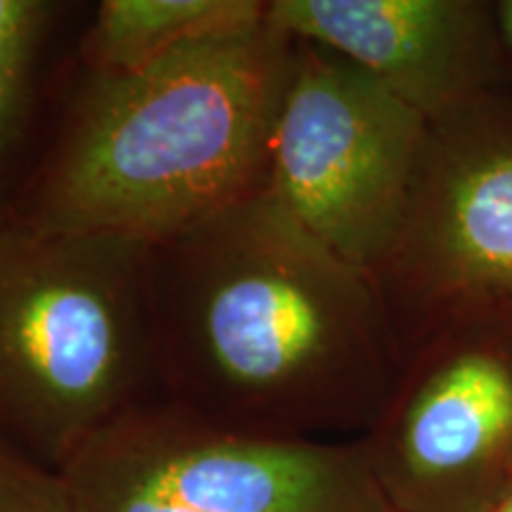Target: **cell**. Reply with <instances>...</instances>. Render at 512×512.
Returning a JSON list of instances; mask_svg holds the SVG:
<instances>
[{
    "instance_id": "30bf717a",
    "label": "cell",
    "mask_w": 512,
    "mask_h": 512,
    "mask_svg": "<svg viewBox=\"0 0 512 512\" xmlns=\"http://www.w3.org/2000/svg\"><path fill=\"white\" fill-rule=\"evenodd\" d=\"M55 41L0 48V214L10 209L41 145L55 86Z\"/></svg>"
},
{
    "instance_id": "ba28073f",
    "label": "cell",
    "mask_w": 512,
    "mask_h": 512,
    "mask_svg": "<svg viewBox=\"0 0 512 512\" xmlns=\"http://www.w3.org/2000/svg\"><path fill=\"white\" fill-rule=\"evenodd\" d=\"M266 17L366 69L430 124L512 83L496 3L266 0Z\"/></svg>"
},
{
    "instance_id": "7a4b0ae2",
    "label": "cell",
    "mask_w": 512,
    "mask_h": 512,
    "mask_svg": "<svg viewBox=\"0 0 512 512\" xmlns=\"http://www.w3.org/2000/svg\"><path fill=\"white\" fill-rule=\"evenodd\" d=\"M290 53L264 17L128 72L74 62L5 214L155 245L259 195Z\"/></svg>"
},
{
    "instance_id": "8992f818",
    "label": "cell",
    "mask_w": 512,
    "mask_h": 512,
    "mask_svg": "<svg viewBox=\"0 0 512 512\" xmlns=\"http://www.w3.org/2000/svg\"><path fill=\"white\" fill-rule=\"evenodd\" d=\"M375 283L401 358L451 328L512 335V83L430 124L406 226Z\"/></svg>"
},
{
    "instance_id": "52a82bcc",
    "label": "cell",
    "mask_w": 512,
    "mask_h": 512,
    "mask_svg": "<svg viewBox=\"0 0 512 512\" xmlns=\"http://www.w3.org/2000/svg\"><path fill=\"white\" fill-rule=\"evenodd\" d=\"M361 439L394 512H494L512 494V335L420 342Z\"/></svg>"
},
{
    "instance_id": "4fadbf2b",
    "label": "cell",
    "mask_w": 512,
    "mask_h": 512,
    "mask_svg": "<svg viewBox=\"0 0 512 512\" xmlns=\"http://www.w3.org/2000/svg\"><path fill=\"white\" fill-rule=\"evenodd\" d=\"M494 512H512V494H510L508 498H505V501H503L501 505H498V508H496Z\"/></svg>"
},
{
    "instance_id": "7c38bea8",
    "label": "cell",
    "mask_w": 512,
    "mask_h": 512,
    "mask_svg": "<svg viewBox=\"0 0 512 512\" xmlns=\"http://www.w3.org/2000/svg\"><path fill=\"white\" fill-rule=\"evenodd\" d=\"M496 17H498V29H501L503 43L512 57V0H501V3H496Z\"/></svg>"
},
{
    "instance_id": "277c9868",
    "label": "cell",
    "mask_w": 512,
    "mask_h": 512,
    "mask_svg": "<svg viewBox=\"0 0 512 512\" xmlns=\"http://www.w3.org/2000/svg\"><path fill=\"white\" fill-rule=\"evenodd\" d=\"M76 512H394L363 439L268 437L159 399L62 470Z\"/></svg>"
},
{
    "instance_id": "6da1fadb",
    "label": "cell",
    "mask_w": 512,
    "mask_h": 512,
    "mask_svg": "<svg viewBox=\"0 0 512 512\" xmlns=\"http://www.w3.org/2000/svg\"><path fill=\"white\" fill-rule=\"evenodd\" d=\"M166 401L230 430L358 439L401 375L375 278L266 192L150 245Z\"/></svg>"
},
{
    "instance_id": "9c48e42d",
    "label": "cell",
    "mask_w": 512,
    "mask_h": 512,
    "mask_svg": "<svg viewBox=\"0 0 512 512\" xmlns=\"http://www.w3.org/2000/svg\"><path fill=\"white\" fill-rule=\"evenodd\" d=\"M264 17L266 0H102L81 31L74 62L91 72H128L195 38Z\"/></svg>"
},
{
    "instance_id": "5b68a950",
    "label": "cell",
    "mask_w": 512,
    "mask_h": 512,
    "mask_svg": "<svg viewBox=\"0 0 512 512\" xmlns=\"http://www.w3.org/2000/svg\"><path fill=\"white\" fill-rule=\"evenodd\" d=\"M427 140L430 121L366 69L292 38L261 192L375 278L401 240Z\"/></svg>"
},
{
    "instance_id": "3957f363",
    "label": "cell",
    "mask_w": 512,
    "mask_h": 512,
    "mask_svg": "<svg viewBox=\"0 0 512 512\" xmlns=\"http://www.w3.org/2000/svg\"><path fill=\"white\" fill-rule=\"evenodd\" d=\"M159 399L150 245L0 214V434L62 472Z\"/></svg>"
},
{
    "instance_id": "8fae6325",
    "label": "cell",
    "mask_w": 512,
    "mask_h": 512,
    "mask_svg": "<svg viewBox=\"0 0 512 512\" xmlns=\"http://www.w3.org/2000/svg\"><path fill=\"white\" fill-rule=\"evenodd\" d=\"M0 512H76L62 472L41 465L0 434Z\"/></svg>"
}]
</instances>
